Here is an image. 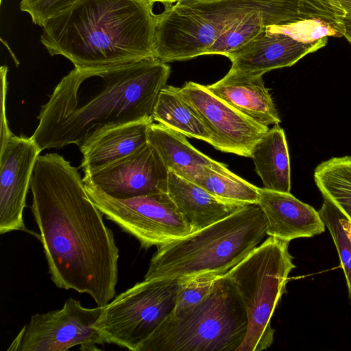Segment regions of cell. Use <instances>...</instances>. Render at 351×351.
Returning a JSON list of instances; mask_svg holds the SVG:
<instances>
[{
    "label": "cell",
    "mask_w": 351,
    "mask_h": 351,
    "mask_svg": "<svg viewBox=\"0 0 351 351\" xmlns=\"http://www.w3.org/2000/svg\"><path fill=\"white\" fill-rule=\"evenodd\" d=\"M30 189L51 280L106 306L116 294L119 250L78 169L57 153L39 156Z\"/></svg>",
    "instance_id": "obj_1"
},
{
    "label": "cell",
    "mask_w": 351,
    "mask_h": 351,
    "mask_svg": "<svg viewBox=\"0 0 351 351\" xmlns=\"http://www.w3.org/2000/svg\"><path fill=\"white\" fill-rule=\"evenodd\" d=\"M170 66L154 56L102 70L75 68L41 106L31 136L43 151L74 144L80 148L99 132L150 120Z\"/></svg>",
    "instance_id": "obj_2"
},
{
    "label": "cell",
    "mask_w": 351,
    "mask_h": 351,
    "mask_svg": "<svg viewBox=\"0 0 351 351\" xmlns=\"http://www.w3.org/2000/svg\"><path fill=\"white\" fill-rule=\"evenodd\" d=\"M150 0H80L49 19L40 42L75 68L102 70L154 56L156 15Z\"/></svg>",
    "instance_id": "obj_3"
},
{
    "label": "cell",
    "mask_w": 351,
    "mask_h": 351,
    "mask_svg": "<svg viewBox=\"0 0 351 351\" xmlns=\"http://www.w3.org/2000/svg\"><path fill=\"white\" fill-rule=\"evenodd\" d=\"M264 213L247 205L226 218L157 247L144 279L181 282L223 276L267 235Z\"/></svg>",
    "instance_id": "obj_4"
},
{
    "label": "cell",
    "mask_w": 351,
    "mask_h": 351,
    "mask_svg": "<svg viewBox=\"0 0 351 351\" xmlns=\"http://www.w3.org/2000/svg\"><path fill=\"white\" fill-rule=\"evenodd\" d=\"M247 329L242 301L221 276L201 302L171 311L138 351H236Z\"/></svg>",
    "instance_id": "obj_5"
},
{
    "label": "cell",
    "mask_w": 351,
    "mask_h": 351,
    "mask_svg": "<svg viewBox=\"0 0 351 351\" xmlns=\"http://www.w3.org/2000/svg\"><path fill=\"white\" fill-rule=\"evenodd\" d=\"M289 244L269 237L223 276L239 295L247 318L245 337L236 351H261L273 343L271 317L295 267Z\"/></svg>",
    "instance_id": "obj_6"
},
{
    "label": "cell",
    "mask_w": 351,
    "mask_h": 351,
    "mask_svg": "<svg viewBox=\"0 0 351 351\" xmlns=\"http://www.w3.org/2000/svg\"><path fill=\"white\" fill-rule=\"evenodd\" d=\"M184 282L145 280L119 294L104 306L94 326L104 343L138 351L173 310Z\"/></svg>",
    "instance_id": "obj_7"
},
{
    "label": "cell",
    "mask_w": 351,
    "mask_h": 351,
    "mask_svg": "<svg viewBox=\"0 0 351 351\" xmlns=\"http://www.w3.org/2000/svg\"><path fill=\"white\" fill-rule=\"evenodd\" d=\"M85 187L103 215L135 237L143 248L158 247L193 232L167 192L117 199L93 186Z\"/></svg>",
    "instance_id": "obj_8"
},
{
    "label": "cell",
    "mask_w": 351,
    "mask_h": 351,
    "mask_svg": "<svg viewBox=\"0 0 351 351\" xmlns=\"http://www.w3.org/2000/svg\"><path fill=\"white\" fill-rule=\"evenodd\" d=\"M104 306L88 308L69 298L60 309L31 317L8 350L66 351L75 346L82 350H98L105 343L94 325Z\"/></svg>",
    "instance_id": "obj_9"
},
{
    "label": "cell",
    "mask_w": 351,
    "mask_h": 351,
    "mask_svg": "<svg viewBox=\"0 0 351 351\" xmlns=\"http://www.w3.org/2000/svg\"><path fill=\"white\" fill-rule=\"evenodd\" d=\"M179 93L202 120L211 145L222 152L250 158L254 145L269 130L215 96L206 86L188 82Z\"/></svg>",
    "instance_id": "obj_10"
},
{
    "label": "cell",
    "mask_w": 351,
    "mask_h": 351,
    "mask_svg": "<svg viewBox=\"0 0 351 351\" xmlns=\"http://www.w3.org/2000/svg\"><path fill=\"white\" fill-rule=\"evenodd\" d=\"M169 170L147 142L131 154L85 174L86 185L117 199L167 192Z\"/></svg>",
    "instance_id": "obj_11"
},
{
    "label": "cell",
    "mask_w": 351,
    "mask_h": 351,
    "mask_svg": "<svg viewBox=\"0 0 351 351\" xmlns=\"http://www.w3.org/2000/svg\"><path fill=\"white\" fill-rule=\"evenodd\" d=\"M0 233L25 231L23 210L41 149L32 136L13 134L0 145Z\"/></svg>",
    "instance_id": "obj_12"
},
{
    "label": "cell",
    "mask_w": 351,
    "mask_h": 351,
    "mask_svg": "<svg viewBox=\"0 0 351 351\" xmlns=\"http://www.w3.org/2000/svg\"><path fill=\"white\" fill-rule=\"evenodd\" d=\"M218 34L202 18L165 5L156 14L154 56L163 62L186 60L205 54Z\"/></svg>",
    "instance_id": "obj_13"
},
{
    "label": "cell",
    "mask_w": 351,
    "mask_h": 351,
    "mask_svg": "<svg viewBox=\"0 0 351 351\" xmlns=\"http://www.w3.org/2000/svg\"><path fill=\"white\" fill-rule=\"evenodd\" d=\"M328 38L304 43L284 34L270 32L265 27L226 57L232 62V70L263 75L271 70L293 66L307 54L324 47Z\"/></svg>",
    "instance_id": "obj_14"
},
{
    "label": "cell",
    "mask_w": 351,
    "mask_h": 351,
    "mask_svg": "<svg viewBox=\"0 0 351 351\" xmlns=\"http://www.w3.org/2000/svg\"><path fill=\"white\" fill-rule=\"evenodd\" d=\"M258 205L266 219L267 235L290 242L310 238L325 231L318 211L291 193L259 189Z\"/></svg>",
    "instance_id": "obj_15"
},
{
    "label": "cell",
    "mask_w": 351,
    "mask_h": 351,
    "mask_svg": "<svg viewBox=\"0 0 351 351\" xmlns=\"http://www.w3.org/2000/svg\"><path fill=\"white\" fill-rule=\"evenodd\" d=\"M215 96L256 122L279 125V117L263 75L230 69L219 81L206 86Z\"/></svg>",
    "instance_id": "obj_16"
},
{
    "label": "cell",
    "mask_w": 351,
    "mask_h": 351,
    "mask_svg": "<svg viewBox=\"0 0 351 351\" xmlns=\"http://www.w3.org/2000/svg\"><path fill=\"white\" fill-rule=\"evenodd\" d=\"M176 5L206 21L218 36L231 25L254 13L269 16L277 25L299 21V0H219Z\"/></svg>",
    "instance_id": "obj_17"
},
{
    "label": "cell",
    "mask_w": 351,
    "mask_h": 351,
    "mask_svg": "<svg viewBox=\"0 0 351 351\" xmlns=\"http://www.w3.org/2000/svg\"><path fill=\"white\" fill-rule=\"evenodd\" d=\"M167 193L193 232L219 221L247 206L218 198L171 171H169Z\"/></svg>",
    "instance_id": "obj_18"
},
{
    "label": "cell",
    "mask_w": 351,
    "mask_h": 351,
    "mask_svg": "<svg viewBox=\"0 0 351 351\" xmlns=\"http://www.w3.org/2000/svg\"><path fill=\"white\" fill-rule=\"evenodd\" d=\"M153 121L143 120L108 128L80 148L84 175L125 157L147 143V130Z\"/></svg>",
    "instance_id": "obj_19"
},
{
    "label": "cell",
    "mask_w": 351,
    "mask_h": 351,
    "mask_svg": "<svg viewBox=\"0 0 351 351\" xmlns=\"http://www.w3.org/2000/svg\"><path fill=\"white\" fill-rule=\"evenodd\" d=\"M250 158L265 189L290 193L291 167L284 130L274 125L254 145Z\"/></svg>",
    "instance_id": "obj_20"
},
{
    "label": "cell",
    "mask_w": 351,
    "mask_h": 351,
    "mask_svg": "<svg viewBox=\"0 0 351 351\" xmlns=\"http://www.w3.org/2000/svg\"><path fill=\"white\" fill-rule=\"evenodd\" d=\"M147 142L169 171L190 181L202 167L216 162L191 145L186 136L159 123L149 125Z\"/></svg>",
    "instance_id": "obj_21"
},
{
    "label": "cell",
    "mask_w": 351,
    "mask_h": 351,
    "mask_svg": "<svg viewBox=\"0 0 351 351\" xmlns=\"http://www.w3.org/2000/svg\"><path fill=\"white\" fill-rule=\"evenodd\" d=\"M153 119L187 137L211 145L210 134L198 115L182 97L178 87L166 85L161 90L154 106Z\"/></svg>",
    "instance_id": "obj_22"
},
{
    "label": "cell",
    "mask_w": 351,
    "mask_h": 351,
    "mask_svg": "<svg viewBox=\"0 0 351 351\" xmlns=\"http://www.w3.org/2000/svg\"><path fill=\"white\" fill-rule=\"evenodd\" d=\"M191 182L218 198L245 205L258 204L260 188L230 171L223 163L202 167Z\"/></svg>",
    "instance_id": "obj_23"
},
{
    "label": "cell",
    "mask_w": 351,
    "mask_h": 351,
    "mask_svg": "<svg viewBox=\"0 0 351 351\" xmlns=\"http://www.w3.org/2000/svg\"><path fill=\"white\" fill-rule=\"evenodd\" d=\"M314 180L323 197L351 221V156L333 157L314 170Z\"/></svg>",
    "instance_id": "obj_24"
},
{
    "label": "cell",
    "mask_w": 351,
    "mask_h": 351,
    "mask_svg": "<svg viewBox=\"0 0 351 351\" xmlns=\"http://www.w3.org/2000/svg\"><path fill=\"white\" fill-rule=\"evenodd\" d=\"M276 25L274 19L263 14H249L222 31L204 55L227 56L254 38L265 27Z\"/></svg>",
    "instance_id": "obj_25"
},
{
    "label": "cell",
    "mask_w": 351,
    "mask_h": 351,
    "mask_svg": "<svg viewBox=\"0 0 351 351\" xmlns=\"http://www.w3.org/2000/svg\"><path fill=\"white\" fill-rule=\"evenodd\" d=\"M318 213L329 230L336 247L345 275L351 304V241L340 221L341 210L330 200L324 197Z\"/></svg>",
    "instance_id": "obj_26"
},
{
    "label": "cell",
    "mask_w": 351,
    "mask_h": 351,
    "mask_svg": "<svg viewBox=\"0 0 351 351\" xmlns=\"http://www.w3.org/2000/svg\"><path fill=\"white\" fill-rule=\"evenodd\" d=\"M299 21L328 26L343 37L344 14L330 0H299Z\"/></svg>",
    "instance_id": "obj_27"
},
{
    "label": "cell",
    "mask_w": 351,
    "mask_h": 351,
    "mask_svg": "<svg viewBox=\"0 0 351 351\" xmlns=\"http://www.w3.org/2000/svg\"><path fill=\"white\" fill-rule=\"evenodd\" d=\"M266 29L270 32L286 34L304 43L315 42L329 36L339 37L336 32L327 26L311 24L303 21L285 25H270L266 27Z\"/></svg>",
    "instance_id": "obj_28"
},
{
    "label": "cell",
    "mask_w": 351,
    "mask_h": 351,
    "mask_svg": "<svg viewBox=\"0 0 351 351\" xmlns=\"http://www.w3.org/2000/svg\"><path fill=\"white\" fill-rule=\"evenodd\" d=\"M80 0H21L20 10L27 13L32 22L43 27L46 22L73 6Z\"/></svg>",
    "instance_id": "obj_29"
},
{
    "label": "cell",
    "mask_w": 351,
    "mask_h": 351,
    "mask_svg": "<svg viewBox=\"0 0 351 351\" xmlns=\"http://www.w3.org/2000/svg\"><path fill=\"white\" fill-rule=\"evenodd\" d=\"M217 278H195L184 282L172 311H182L201 302L209 293Z\"/></svg>",
    "instance_id": "obj_30"
},
{
    "label": "cell",
    "mask_w": 351,
    "mask_h": 351,
    "mask_svg": "<svg viewBox=\"0 0 351 351\" xmlns=\"http://www.w3.org/2000/svg\"><path fill=\"white\" fill-rule=\"evenodd\" d=\"M8 67H1V133L0 145H3L14 134L9 128L5 112V100L7 93Z\"/></svg>",
    "instance_id": "obj_31"
},
{
    "label": "cell",
    "mask_w": 351,
    "mask_h": 351,
    "mask_svg": "<svg viewBox=\"0 0 351 351\" xmlns=\"http://www.w3.org/2000/svg\"><path fill=\"white\" fill-rule=\"evenodd\" d=\"M344 14L343 18L351 19V0H330Z\"/></svg>",
    "instance_id": "obj_32"
},
{
    "label": "cell",
    "mask_w": 351,
    "mask_h": 351,
    "mask_svg": "<svg viewBox=\"0 0 351 351\" xmlns=\"http://www.w3.org/2000/svg\"><path fill=\"white\" fill-rule=\"evenodd\" d=\"M340 221L348 237L351 241V221L341 211Z\"/></svg>",
    "instance_id": "obj_33"
},
{
    "label": "cell",
    "mask_w": 351,
    "mask_h": 351,
    "mask_svg": "<svg viewBox=\"0 0 351 351\" xmlns=\"http://www.w3.org/2000/svg\"><path fill=\"white\" fill-rule=\"evenodd\" d=\"M342 23L344 28L343 37L351 43V19L343 18Z\"/></svg>",
    "instance_id": "obj_34"
},
{
    "label": "cell",
    "mask_w": 351,
    "mask_h": 351,
    "mask_svg": "<svg viewBox=\"0 0 351 351\" xmlns=\"http://www.w3.org/2000/svg\"><path fill=\"white\" fill-rule=\"evenodd\" d=\"M219 1V0H178V1L176 3L180 5H189L194 3L198 2H207V1Z\"/></svg>",
    "instance_id": "obj_35"
},
{
    "label": "cell",
    "mask_w": 351,
    "mask_h": 351,
    "mask_svg": "<svg viewBox=\"0 0 351 351\" xmlns=\"http://www.w3.org/2000/svg\"><path fill=\"white\" fill-rule=\"evenodd\" d=\"M150 1H152L153 3H155V2L162 3L165 5L173 4L174 3H176L178 1V0H150Z\"/></svg>",
    "instance_id": "obj_36"
}]
</instances>
